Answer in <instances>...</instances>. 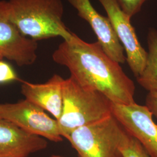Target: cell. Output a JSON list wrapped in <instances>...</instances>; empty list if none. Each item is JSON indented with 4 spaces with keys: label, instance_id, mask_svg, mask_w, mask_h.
<instances>
[{
    "label": "cell",
    "instance_id": "6da1fadb",
    "mask_svg": "<svg viewBox=\"0 0 157 157\" xmlns=\"http://www.w3.org/2000/svg\"><path fill=\"white\" fill-rule=\"evenodd\" d=\"M52 57L56 63L67 67L78 84L101 92L112 103H136L134 82L98 41L87 43L72 33L69 39L63 40Z\"/></svg>",
    "mask_w": 157,
    "mask_h": 157
},
{
    "label": "cell",
    "instance_id": "7a4b0ae2",
    "mask_svg": "<svg viewBox=\"0 0 157 157\" xmlns=\"http://www.w3.org/2000/svg\"><path fill=\"white\" fill-rule=\"evenodd\" d=\"M8 4L12 21L28 38L67 40L72 35L62 20V0H9Z\"/></svg>",
    "mask_w": 157,
    "mask_h": 157
},
{
    "label": "cell",
    "instance_id": "3957f363",
    "mask_svg": "<svg viewBox=\"0 0 157 157\" xmlns=\"http://www.w3.org/2000/svg\"><path fill=\"white\" fill-rule=\"evenodd\" d=\"M62 98V113L57 121L63 138L74 129L112 114V102L105 95L82 86L71 76L63 80Z\"/></svg>",
    "mask_w": 157,
    "mask_h": 157
},
{
    "label": "cell",
    "instance_id": "277c9868",
    "mask_svg": "<svg viewBox=\"0 0 157 157\" xmlns=\"http://www.w3.org/2000/svg\"><path fill=\"white\" fill-rule=\"evenodd\" d=\"M127 130L112 114L66 135L78 157H123L119 150Z\"/></svg>",
    "mask_w": 157,
    "mask_h": 157
},
{
    "label": "cell",
    "instance_id": "5b68a950",
    "mask_svg": "<svg viewBox=\"0 0 157 157\" xmlns=\"http://www.w3.org/2000/svg\"><path fill=\"white\" fill-rule=\"evenodd\" d=\"M0 118L31 135L56 143L63 140L58 121L45 111L26 99L15 103L0 104Z\"/></svg>",
    "mask_w": 157,
    "mask_h": 157
},
{
    "label": "cell",
    "instance_id": "8992f818",
    "mask_svg": "<svg viewBox=\"0 0 157 157\" xmlns=\"http://www.w3.org/2000/svg\"><path fill=\"white\" fill-rule=\"evenodd\" d=\"M107 12L118 39L126 54V61L136 78L144 71L148 52L141 45L129 17L116 0H98Z\"/></svg>",
    "mask_w": 157,
    "mask_h": 157
},
{
    "label": "cell",
    "instance_id": "52a82bcc",
    "mask_svg": "<svg viewBox=\"0 0 157 157\" xmlns=\"http://www.w3.org/2000/svg\"><path fill=\"white\" fill-rule=\"evenodd\" d=\"M37 41L21 33L10 16L8 1L0 0V53L4 58L19 67L30 66L36 62Z\"/></svg>",
    "mask_w": 157,
    "mask_h": 157
},
{
    "label": "cell",
    "instance_id": "ba28073f",
    "mask_svg": "<svg viewBox=\"0 0 157 157\" xmlns=\"http://www.w3.org/2000/svg\"><path fill=\"white\" fill-rule=\"evenodd\" d=\"M112 113L129 133L140 143L150 157H157V124L146 105L112 103Z\"/></svg>",
    "mask_w": 157,
    "mask_h": 157
},
{
    "label": "cell",
    "instance_id": "9c48e42d",
    "mask_svg": "<svg viewBox=\"0 0 157 157\" xmlns=\"http://www.w3.org/2000/svg\"><path fill=\"white\" fill-rule=\"evenodd\" d=\"M78 11V17L89 24L102 48L113 61L124 63V48L108 17L102 16L92 6L90 0H66Z\"/></svg>",
    "mask_w": 157,
    "mask_h": 157
},
{
    "label": "cell",
    "instance_id": "30bf717a",
    "mask_svg": "<svg viewBox=\"0 0 157 157\" xmlns=\"http://www.w3.org/2000/svg\"><path fill=\"white\" fill-rule=\"evenodd\" d=\"M47 146L44 138L29 134L0 118V157H28Z\"/></svg>",
    "mask_w": 157,
    "mask_h": 157
},
{
    "label": "cell",
    "instance_id": "8fae6325",
    "mask_svg": "<svg viewBox=\"0 0 157 157\" xmlns=\"http://www.w3.org/2000/svg\"><path fill=\"white\" fill-rule=\"evenodd\" d=\"M63 80L60 75L55 74L44 83L22 82L21 92L26 100L50 112L58 121L62 113Z\"/></svg>",
    "mask_w": 157,
    "mask_h": 157
},
{
    "label": "cell",
    "instance_id": "7c38bea8",
    "mask_svg": "<svg viewBox=\"0 0 157 157\" xmlns=\"http://www.w3.org/2000/svg\"><path fill=\"white\" fill-rule=\"evenodd\" d=\"M148 56L143 72L137 78L139 84L150 93H157V31L149 30L147 36Z\"/></svg>",
    "mask_w": 157,
    "mask_h": 157
},
{
    "label": "cell",
    "instance_id": "4fadbf2b",
    "mask_svg": "<svg viewBox=\"0 0 157 157\" xmlns=\"http://www.w3.org/2000/svg\"><path fill=\"white\" fill-rule=\"evenodd\" d=\"M123 157H150L140 143L127 131L119 146Z\"/></svg>",
    "mask_w": 157,
    "mask_h": 157
},
{
    "label": "cell",
    "instance_id": "5bb4252c",
    "mask_svg": "<svg viewBox=\"0 0 157 157\" xmlns=\"http://www.w3.org/2000/svg\"><path fill=\"white\" fill-rule=\"evenodd\" d=\"M121 10L130 18L140 12L147 0H116Z\"/></svg>",
    "mask_w": 157,
    "mask_h": 157
},
{
    "label": "cell",
    "instance_id": "9a60e30c",
    "mask_svg": "<svg viewBox=\"0 0 157 157\" xmlns=\"http://www.w3.org/2000/svg\"><path fill=\"white\" fill-rule=\"evenodd\" d=\"M17 73L8 63L0 60V83L19 80Z\"/></svg>",
    "mask_w": 157,
    "mask_h": 157
},
{
    "label": "cell",
    "instance_id": "2e32d148",
    "mask_svg": "<svg viewBox=\"0 0 157 157\" xmlns=\"http://www.w3.org/2000/svg\"><path fill=\"white\" fill-rule=\"evenodd\" d=\"M146 105L157 119V93L149 92L146 97Z\"/></svg>",
    "mask_w": 157,
    "mask_h": 157
},
{
    "label": "cell",
    "instance_id": "e0dca14e",
    "mask_svg": "<svg viewBox=\"0 0 157 157\" xmlns=\"http://www.w3.org/2000/svg\"><path fill=\"white\" fill-rule=\"evenodd\" d=\"M50 157H65L61 156V155H52Z\"/></svg>",
    "mask_w": 157,
    "mask_h": 157
},
{
    "label": "cell",
    "instance_id": "ac0fdd59",
    "mask_svg": "<svg viewBox=\"0 0 157 157\" xmlns=\"http://www.w3.org/2000/svg\"><path fill=\"white\" fill-rule=\"evenodd\" d=\"M3 58H4V57H3V56H2V54L0 53V60H2Z\"/></svg>",
    "mask_w": 157,
    "mask_h": 157
}]
</instances>
